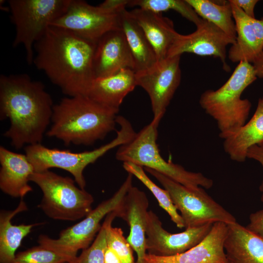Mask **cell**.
I'll list each match as a JSON object with an SVG mask.
<instances>
[{"label": "cell", "instance_id": "5", "mask_svg": "<svg viewBox=\"0 0 263 263\" xmlns=\"http://www.w3.org/2000/svg\"><path fill=\"white\" fill-rule=\"evenodd\" d=\"M159 122L152 119L131 141L119 146L116 159L154 170L188 188H211L213 185L211 179L200 172L188 171L161 156L156 142Z\"/></svg>", "mask_w": 263, "mask_h": 263}, {"label": "cell", "instance_id": "7", "mask_svg": "<svg viewBox=\"0 0 263 263\" xmlns=\"http://www.w3.org/2000/svg\"><path fill=\"white\" fill-rule=\"evenodd\" d=\"M30 181L41 190L43 196L38 207L51 219L75 221L93 210V196L76 187L75 180L69 177L46 170L35 172Z\"/></svg>", "mask_w": 263, "mask_h": 263}, {"label": "cell", "instance_id": "36", "mask_svg": "<svg viewBox=\"0 0 263 263\" xmlns=\"http://www.w3.org/2000/svg\"><path fill=\"white\" fill-rule=\"evenodd\" d=\"M104 263H122L116 253L111 248L107 247L104 254Z\"/></svg>", "mask_w": 263, "mask_h": 263}, {"label": "cell", "instance_id": "10", "mask_svg": "<svg viewBox=\"0 0 263 263\" xmlns=\"http://www.w3.org/2000/svg\"><path fill=\"white\" fill-rule=\"evenodd\" d=\"M128 0H106L97 6L70 0L66 12L50 26L70 31L96 42L106 33L120 28V16Z\"/></svg>", "mask_w": 263, "mask_h": 263}, {"label": "cell", "instance_id": "15", "mask_svg": "<svg viewBox=\"0 0 263 263\" xmlns=\"http://www.w3.org/2000/svg\"><path fill=\"white\" fill-rule=\"evenodd\" d=\"M93 66L94 78L112 75L123 69L134 71L133 59L121 29L106 33L96 42Z\"/></svg>", "mask_w": 263, "mask_h": 263}, {"label": "cell", "instance_id": "4", "mask_svg": "<svg viewBox=\"0 0 263 263\" xmlns=\"http://www.w3.org/2000/svg\"><path fill=\"white\" fill-rule=\"evenodd\" d=\"M257 78L252 64L241 61L223 86L201 94L199 103L216 121L222 139L246 123L251 103L247 99H242L241 95Z\"/></svg>", "mask_w": 263, "mask_h": 263}, {"label": "cell", "instance_id": "14", "mask_svg": "<svg viewBox=\"0 0 263 263\" xmlns=\"http://www.w3.org/2000/svg\"><path fill=\"white\" fill-rule=\"evenodd\" d=\"M235 40L231 38L213 23L203 19L196 30L188 35L179 33L167 57L181 56L185 53L200 56L218 57L225 71L229 69L226 62V47Z\"/></svg>", "mask_w": 263, "mask_h": 263}, {"label": "cell", "instance_id": "35", "mask_svg": "<svg viewBox=\"0 0 263 263\" xmlns=\"http://www.w3.org/2000/svg\"><path fill=\"white\" fill-rule=\"evenodd\" d=\"M252 64L257 77L263 78V50Z\"/></svg>", "mask_w": 263, "mask_h": 263}, {"label": "cell", "instance_id": "11", "mask_svg": "<svg viewBox=\"0 0 263 263\" xmlns=\"http://www.w3.org/2000/svg\"><path fill=\"white\" fill-rule=\"evenodd\" d=\"M144 170L155 177L168 191L173 204L180 212L185 228L217 222L228 225L237 222L233 215L201 187L188 188L154 170L147 168Z\"/></svg>", "mask_w": 263, "mask_h": 263}, {"label": "cell", "instance_id": "9", "mask_svg": "<svg viewBox=\"0 0 263 263\" xmlns=\"http://www.w3.org/2000/svg\"><path fill=\"white\" fill-rule=\"evenodd\" d=\"M70 0H9L8 8L16 30L13 47L23 46L29 65L33 64L34 45L50 24L66 11Z\"/></svg>", "mask_w": 263, "mask_h": 263}, {"label": "cell", "instance_id": "1", "mask_svg": "<svg viewBox=\"0 0 263 263\" xmlns=\"http://www.w3.org/2000/svg\"><path fill=\"white\" fill-rule=\"evenodd\" d=\"M95 44L70 31L49 26L34 45L33 64L68 96L86 95L95 78Z\"/></svg>", "mask_w": 263, "mask_h": 263}, {"label": "cell", "instance_id": "31", "mask_svg": "<svg viewBox=\"0 0 263 263\" xmlns=\"http://www.w3.org/2000/svg\"><path fill=\"white\" fill-rule=\"evenodd\" d=\"M107 247L106 227L104 222L91 245L69 263H104V254Z\"/></svg>", "mask_w": 263, "mask_h": 263}, {"label": "cell", "instance_id": "2", "mask_svg": "<svg viewBox=\"0 0 263 263\" xmlns=\"http://www.w3.org/2000/svg\"><path fill=\"white\" fill-rule=\"evenodd\" d=\"M54 106L41 82L25 74L0 75V119L9 120L4 136L16 149L41 143Z\"/></svg>", "mask_w": 263, "mask_h": 263}, {"label": "cell", "instance_id": "20", "mask_svg": "<svg viewBox=\"0 0 263 263\" xmlns=\"http://www.w3.org/2000/svg\"><path fill=\"white\" fill-rule=\"evenodd\" d=\"M141 27L153 47L157 61L167 57L176 38L179 34L173 21L162 13L136 8L130 11Z\"/></svg>", "mask_w": 263, "mask_h": 263}, {"label": "cell", "instance_id": "8", "mask_svg": "<svg viewBox=\"0 0 263 263\" xmlns=\"http://www.w3.org/2000/svg\"><path fill=\"white\" fill-rule=\"evenodd\" d=\"M133 175H128L117 191L110 198L93 209L82 220L62 230L58 238L45 235L39 236V245L67 258L69 263L77 257L79 250L89 247L99 231L100 222L110 213L115 211L129 189L132 186Z\"/></svg>", "mask_w": 263, "mask_h": 263}, {"label": "cell", "instance_id": "25", "mask_svg": "<svg viewBox=\"0 0 263 263\" xmlns=\"http://www.w3.org/2000/svg\"><path fill=\"white\" fill-rule=\"evenodd\" d=\"M27 206L22 199L13 210H1L0 213V263H11L23 238L39 224L14 225L12 218L27 210Z\"/></svg>", "mask_w": 263, "mask_h": 263}, {"label": "cell", "instance_id": "26", "mask_svg": "<svg viewBox=\"0 0 263 263\" xmlns=\"http://www.w3.org/2000/svg\"><path fill=\"white\" fill-rule=\"evenodd\" d=\"M186 0L200 18L213 23L236 40V26L229 0L222 2L209 0Z\"/></svg>", "mask_w": 263, "mask_h": 263}, {"label": "cell", "instance_id": "22", "mask_svg": "<svg viewBox=\"0 0 263 263\" xmlns=\"http://www.w3.org/2000/svg\"><path fill=\"white\" fill-rule=\"evenodd\" d=\"M136 86L134 71L123 69L112 75L95 78L86 95L101 104L119 109L124 98Z\"/></svg>", "mask_w": 263, "mask_h": 263}, {"label": "cell", "instance_id": "16", "mask_svg": "<svg viewBox=\"0 0 263 263\" xmlns=\"http://www.w3.org/2000/svg\"><path fill=\"white\" fill-rule=\"evenodd\" d=\"M148 207L146 193L132 186L115 210L117 217L125 221L130 227L127 240L137 254L136 263H144L147 254L145 240Z\"/></svg>", "mask_w": 263, "mask_h": 263}, {"label": "cell", "instance_id": "24", "mask_svg": "<svg viewBox=\"0 0 263 263\" xmlns=\"http://www.w3.org/2000/svg\"><path fill=\"white\" fill-rule=\"evenodd\" d=\"M120 28L125 36L133 59L134 72L153 66L157 61L154 49L142 29L126 8L120 13Z\"/></svg>", "mask_w": 263, "mask_h": 263}, {"label": "cell", "instance_id": "28", "mask_svg": "<svg viewBox=\"0 0 263 263\" xmlns=\"http://www.w3.org/2000/svg\"><path fill=\"white\" fill-rule=\"evenodd\" d=\"M128 6H138L139 8L159 13L172 10L196 26L203 20L186 0H128Z\"/></svg>", "mask_w": 263, "mask_h": 263}, {"label": "cell", "instance_id": "32", "mask_svg": "<svg viewBox=\"0 0 263 263\" xmlns=\"http://www.w3.org/2000/svg\"><path fill=\"white\" fill-rule=\"evenodd\" d=\"M249 223L245 226L250 231L263 238V209L249 215Z\"/></svg>", "mask_w": 263, "mask_h": 263}, {"label": "cell", "instance_id": "18", "mask_svg": "<svg viewBox=\"0 0 263 263\" xmlns=\"http://www.w3.org/2000/svg\"><path fill=\"white\" fill-rule=\"evenodd\" d=\"M236 31L235 42L228 51L232 62L252 63L263 50V17L258 19L247 16L231 2Z\"/></svg>", "mask_w": 263, "mask_h": 263}, {"label": "cell", "instance_id": "34", "mask_svg": "<svg viewBox=\"0 0 263 263\" xmlns=\"http://www.w3.org/2000/svg\"><path fill=\"white\" fill-rule=\"evenodd\" d=\"M231 2L238 6L247 16L255 18L254 8L258 0H229Z\"/></svg>", "mask_w": 263, "mask_h": 263}, {"label": "cell", "instance_id": "13", "mask_svg": "<svg viewBox=\"0 0 263 263\" xmlns=\"http://www.w3.org/2000/svg\"><path fill=\"white\" fill-rule=\"evenodd\" d=\"M213 224L187 228L182 232L171 233L163 228L157 215L149 210L146 225L147 253L170 256L183 253L200 244L208 234Z\"/></svg>", "mask_w": 263, "mask_h": 263}, {"label": "cell", "instance_id": "19", "mask_svg": "<svg viewBox=\"0 0 263 263\" xmlns=\"http://www.w3.org/2000/svg\"><path fill=\"white\" fill-rule=\"evenodd\" d=\"M0 188L13 197L23 198L33 190L29 185L34 169L25 154L0 147Z\"/></svg>", "mask_w": 263, "mask_h": 263}, {"label": "cell", "instance_id": "23", "mask_svg": "<svg viewBox=\"0 0 263 263\" xmlns=\"http://www.w3.org/2000/svg\"><path fill=\"white\" fill-rule=\"evenodd\" d=\"M223 139L225 152L231 160L238 162L245 161L251 147H263V98L259 99L255 113L249 121Z\"/></svg>", "mask_w": 263, "mask_h": 263}, {"label": "cell", "instance_id": "12", "mask_svg": "<svg viewBox=\"0 0 263 263\" xmlns=\"http://www.w3.org/2000/svg\"><path fill=\"white\" fill-rule=\"evenodd\" d=\"M180 57H167L147 70L135 73L137 86L150 97L154 120L160 121L180 85Z\"/></svg>", "mask_w": 263, "mask_h": 263}, {"label": "cell", "instance_id": "30", "mask_svg": "<svg viewBox=\"0 0 263 263\" xmlns=\"http://www.w3.org/2000/svg\"><path fill=\"white\" fill-rule=\"evenodd\" d=\"M68 260L40 245L16 253L11 263H68Z\"/></svg>", "mask_w": 263, "mask_h": 263}, {"label": "cell", "instance_id": "37", "mask_svg": "<svg viewBox=\"0 0 263 263\" xmlns=\"http://www.w3.org/2000/svg\"></svg>", "mask_w": 263, "mask_h": 263}, {"label": "cell", "instance_id": "17", "mask_svg": "<svg viewBox=\"0 0 263 263\" xmlns=\"http://www.w3.org/2000/svg\"><path fill=\"white\" fill-rule=\"evenodd\" d=\"M227 232V224L215 223L207 236L193 248L170 256L147 253L144 263H228L224 246Z\"/></svg>", "mask_w": 263, "mask_h": 263}, {"label": "cell", "instance_id": "33", "mask_svg": "<svg viewBox=\"0 0 263 263\" xmlns=\"http://www.w3.org/2000/svg\"><path fill=\"white\" fill-rule=\"evenodd\" d=\"M247 158L253 159L258 161L263 168V147L254 145L251 147L247 150ZM262 195L261 200L263 202V180L259 187Z\"/></svg>", "mask_w": 263, "mask_h": 263}, {"label": "cell", "instance_id": "27", "mask_svg": "<svg viewBox=\"0 0 263 263\" xmlns=\"http://www.w3.org/2000/svg\"><path fill=\"white\" fill-rule=\"evenodd\" d=\"M123 167L128 173L139 180L152 193L159 205L169 216L171 221L180 228L185 227L183 220L174 206L168 191L155 184L146 174L143 168L130 162H124Z\"/></svg>", "mask_w": 263, "mask_h": 263}, {"label": "cell", "instance_id": "6", "mask_svg": "<svg viewBox=\"0 0 263 263\" xmlns=\"http://www.w3.org/2000/svg\"><path fill=\"white\" fill-rule=\"evenodd\" d=\"M116 123L120 129L111 142L96 149L80 152L70 150L52 149L41 143L27 145L25 154L33 165L35 172H41L56 168L70 172L78 187L84 189L86 180L83 172L87 166L94 163L110 150L131 141L136 134L132 124L122 116H117Z\"/></svg>", "mask_w": 263, "mask_h": 263}, {"label": "cell", "instance_id": "3", "mask_svg": "<svg viewBox=\"0 0 263 263\" xmlns=\"http://www.w3.org/2000/svg\"><path fill=\"white\" fill-rule=\"evenodd\" d=\"M119 110L85 95L64 97L54 106L52 125L46 134L66 145H92L115 129Z\"/></svg>", "mask_w": 263, "mask_h": 263}, {"label": "cell", "instance_id": "21", "mask_svg": "<svg viewBox=\"0 0 263 263\" xmlns=\"http://www.w3.org/2000/svg\"><path fill=\"white\" fill-rule=\"evenodd\" d=\"M224 250L228 263H263V238L237 222L228 224Z\"/></svg>", "mask_w": 263, "mask_h": 263}, {"label": "cell", "instance_id": "29", "mask_svg": "<svg viewBox=\"0 0 263 263\" xmlns=\"http://www.w3.org/2000/svg\"><path fill=\"white\" fill-rule=\"evenodd\" d=\"M117 217L115 211L108 214L104 221L106 227L107 246L112 248L118 255L122 263H136L132 248L121 228L113 227V220Z\"/></svg>", "mask_w": 263, "mask_h": 263}]
</instances>
